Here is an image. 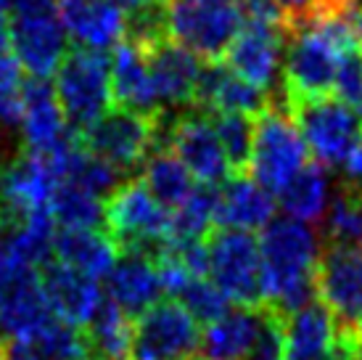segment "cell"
I'll list each match as a JSON object with an SVG mask.
<instances>
[{"instance_id":"obj_1","label":"cell","mask_w":362,"mask_h":360,"mask_svg":"<svg viewBox=\"0 0 362 360\" xmlns=\"http://www.w3.org/2000/svg\"><path fill=\"white\" fill-rule=\"evenodd\" d=\"M360 43L362 35L344 6H322L293 27L283 59L286 101L325 99L333 90L341 56Z\"/></svg>"},{"instance_id":"obj_2","label":"cell","mask_w":362,"mask_h":360,"mask_svg":"<svg viewBox=\"0 0 362 360\" xmlns=\"http://www.w3.org/2000/svg\"><path fill=\"white\" fill-rule=\"evenodd\" d=\"M262 286L264 308L288 318L315 302L320 239L310 223L275 218L262 230Z\"/></svg>"},{"instance_id":"obj_3","label":"cell","mask_w":362,"mask_h":360,"mask_svg":"<svg viewBox=\"0 0 362 360\" xmlns=\"http://www.w3.org/2000/svg\"><path fill=\"white\" fill-rule=\"evenodd\" d=\"M11 50L32 80H48L66 59V30L56 0H11Z\"/></svg>"},{"instance_id":"obj_4","label":"cell","mask_w":362,"mask_h":360,"mask_svg":"<svg viewBox=\"0 0 362 360\" xmlns=\"http://www.w3.org/2000/svg\"><path fill=\"white\" fill-rule=\"evenodd\" d=\"M56 99L66 125L74 135H82L90 125L111 109V69L101 50L74 48L66 53L56 72Z\"/></svg>"},{"instance_id":"obj_5","label":"cell","mask_w":362,"mask_h":360,"mask_svg":"<svg viewBox=\"0 0 362 360\" xmlns=\"http://www.w3.org/2000/svg\"><path fill=\"white\" fill-rule=\"evenodd\" d=\"M170 210H164L143 180H130L114 191L106 201V230L119 252L156 257L170 239Z\"/></svg>"},{"instance_id":"obj_6","label":"cell","mask_w":362,"mask_h":360,"mask_svg":"<svg viewBox=\"0 0 362 360\" xmlns=\"http://www.w3.org/2000/svg\"><path fill=\"white\" fill-rule=\"evenodd\" d=\"M170 38L204 61H222L243 27L241 0H167Z\"/></svg>"},{"instance_id":"obj_7","label":"cell","mask_w":362,"mask_h":360,"mask_svg":"<svg viewBox=\"0 0 362 360\" xmlns=\"http://www.w3.org/2000/svg\"><path fill=\"white\" fill-rule=\"evenodd\" d=\"M307 143L288 109L270 106L254 120V149L249 172L262 189L281 193L307 167Z\"/></svg>"},{"instance_id":"obj_8","label":"cell","mask_w":362,"mask_h":360,"mask_svg":"<svg viewBox=\"0 0 362 360\" xmlns=\"http://www.w3.org/2000/svg\"><path fill=\"white\" fill-rule=\"evenodd\" d=\"M288 114L296 128L302 130L315 162L325 170H339L352 151L354 140L360 138L362 120L354 109H349L339 99H307L288 101Z\"/></svg>"},{"instance_id":"obj_9","label":"cell","mask_w":362,"mask_h":360,"mask_svg":"<svg viewBox=\"0 0 362 360\" xmlns=\"http://www.w3.org/2000/svg\"><path fill=\"white\" fill-rule=\"evenodd\" d=\"M209 276L222 294L241 308H262V252L259 241L243 230L217 228L206 236Z\"/></svg>"},{"instance_id":"obj_10","label":"cell","mask_w":362,"mask_h":360,"mask_svg":"<svg viewBox=\"0 0 362 360\" xmlns=\"http://www.w3.org/2000/svg\"><path fill=\"white\" fill-rule=\"evenodd\" d=\"M59 175L48 157L24 151L0 164V230L3 236L35 215L51 212Z\"/></svg>"},{"instance_id":"obj_11","label":"cell","mask_w":362,"mask_h":360,"mask_svg":"<svg viewBox=\"0 0 362 360\" xmlns=\"http://www.w3.org/2000/svg\"><path fill=\"white\" fill-rule=\"evenodd\" d=\"M77 140L119 175L132 172L143 167L156 149V117L130 109H109L95 125L77 135Z\"/></svg>"},{"instance_id":"obj_12","label":"cell","mask_w":362,"mask_h":360,"mask_svg":"<svg viewBox=\"0 0 362 360\" xmlns=\"http://www.w3.org/2000/svg\"><path fill=\"white\" fill-rule=\"evenodd\" d=\"M317 297L344 337L362 344V249L328 244L317 262Z\"/></svg>"},{"instance_id":"obj_13","label":"cell","mask_w":362,"mask_h":360,"mask_svg":"<svg viewBox=\"0 0 362 360\" xmlns=\"http://www.w3.org/2000/svg\"><path fill=\"white\" fill-rule=\"evenodd\" d=\"M199 344V320L177 300L156 302L132 323L130 360H193Z\"/></svg>"},{"instance_id":"obj_14","label":"cell","mask_w":362,"mask_h":360,"mask_svg":"<svg viewBox=\"0 0 362 360\" xmlns=\"http://www.w3.org/2000/svg\"><path fill=\"white\" fill-rule=\"evenodd\" d=\"M159 149H172L175 157L188 167L196 180L204 186H214L220 180L230 178V162L225 157L220 135L211 125L209 114H182L172 117L164 128Z\"/></svg>"},{"instance_id":"obj_15","label":"cell","mask_w":362,"mask_h":360,"mask_svg":"<svg viewBox=\"0 0 362 360\" xmlns=\"http://www.w3.org/2000/svg\"><path fill=\"white\" fill-rule=\"evenodd\" d=\"M53 318L40 273L8 262L6 276L0 279V334L6 342L24 339Z\"/></svg>"},{"instance_id":"obj_16","label":"cell","mask_w":362,"mask_h":360,"mask_svg":"<svg viewBox=\"0 0 362 360\" xmlns=\"http://www.w3.org/2000/svg\"><path fill=\"white\" fill-rule=\"evenodd\" d=\"M288 38L291 35H286L281 30L243 24L241 32L235 35V40L230 43L228 53L222 56V61L241 80L267 90L272 96V103H275V90H272V85H275L278 74H281Z\"/></svg>"},{"instance_id":"obj_17","label":"cell","mask_w":362,"mask_h":360,"mask_svg":"<svg viewBox=\"0 0 362 360\" xmlns=\"http://www.w3.org/2000/svg\"><path fill=\"white\" fill-rule=\"evenodd\" d=\"M146 59H148L153 90H156L161 109L196 103V88H199L204 67L196 53L167 38V40L146 48Z\"/></svg>"},{"instance_id":"obj_18","label":"cell","mask_w":362,"mask_h":360,"mask_svg":"<svg viewBox=\"0 0 362 360\" xmlns=\"http://www.w3.org/2000/svg\"><path fill=\"white\" fill-rule=\"evenodd\" d=\"M64 30L80 48L106 50L119 45L127 16L117 0H56Z\"/></svg>"},{"instance_id":"obj_19","label":"cell","mask_w":362,"mask_h":360,"mask_svg":"<svg viewBox=\"0 0 362 360\" xmlns=\"http://www.w3.org/2000/svg\"><path fill=\"white\" fill-rule=\"evenodd\" d=\"M193 106L202 109L204 114L238 111V114H249V117L257 114L259 117L262 111H267L272 106V96L267 90L241 80L222 61H206L202 67Z\"/></svg>"},{"instance_id":"obj_20","label":"cell","mask_w":362,"mask_h":360,"mask_svg":"<svg viewBox=\"0 0 362 360\" xmlns=\"http://www.w3.org/2000/svg\"><path fill=\"white\" fill-rule=\"evenodd\" d=\"M40 279L53 308V315L77 326V329H85L103 305L98 279H90V276H85V273L59 260L48 262L42 268Z\"/></svg>"},{"instance_id":"obj_21","label":"cell","mask_w":362,"mask_h":360,"mask_svg":"<svg viewBox=\"0 0 362 360\" xmlns=\"http://www.w3.org/2000/svg\"><path fill=\"white\" fill-rule=\"evenodd\" d=\"M275 218V199L267 189H262L259 183L246 175H230L217 191V215H214V228L228 230H254L267 228Z\"/></svg>"},{"instance_id":"obj_22","label":"cell","mask_w":362,"mask_h":360,"mask_svg":"<svg viewBox=\"0 0 362 360\" xmlns=\"http://www.w3.org/2000/svg\"><path fill=\"white\" fill-rule=\"evenodd\" d=\"M111 69V93L119 103V109H130L146 117H156L161 111V103L153 90L148 59L141 45L132 40H122L109 61Z\"/></svg>"},{"instance_id":"obj_23","label":"cell","mask_w":362,"mask_h":360,"mask_svg":"<svg viewBox=\"0 0 362 360\" xmlns=\"http://www.w3.org/2000/svg\"><path fill=\"white\" fill-rule=\"evenodd\" d=\"M66 117L61 109L56 90L48 80H32L24 85V117H21V140L32 154H48L69 138Z\"/></svg>"},{"instance_id":"obj_24","label":"cell","mask_w":362,"mask_h":360,"mask_svg":"<svg viewBox=\"0 0 362 360\" xmlns=\"http://www.w3.org/2000/svg\"><path fill=\"white\" fill-rule=\"evenodd\" d=\"M106 291H109V300L119 305L127 315L146 313L164 294L159 273H156V262L146 254H135V252H124L119 260L114 262L111 273L106 276Z\"/></svg>"},{"instance_id":"obj_25","label":"cell","mask_w":362,"mask_h":360,"mask_svg":"<svg viewBox=\"0 0 362 360\" xmlns=\"http://www.w3.org/2000/svg\"><path fill=\"white\" fill-rule=\"evenodd\" d=\"M53 254L59 262L90 279H106L114 262L119 260V247L109 230H56Z\"/></svg>"},{"instance_id":"obj_26","label":"cell","mask_w":362,"mask_h":360,"mask_svg":"<svg viewBox=\"0 0 362 360\" xmlns=\"http://www.w3.org/2000/svg\"><path fill=\"white\" fill-rule=\"evenodd\" d=\"M3 360H90V350L77 326L53 318L30 337L8 342Z\"/></svg>"},{"instance_id":"obj_27","label":"cell","mask_w":362,"mask_h":360,"mask_svg":"<svg viewBox=\"0 0 362 360\" xmlns=\"http://www.w3.org/2000/svg\"><path fill=\"white\" fill-rule=\"evenodd\" d=\"M259 329V308L228 310L202 331V360H246Z\"/></svg>"},{"instance_id":"obj_28","label":"cell","mask_w":362,"mask_h":360,"mask_svg":"<svg viewBox=\"0 0 362 360\" xmlns=\"http://www.w3.org/2000/svg\"><path fill=\"white\" fill-rule=\"evenodd\" d=\"M85 339H88L90 360H130V315L106 297L93 320L85 326Z\"/></svg>"},{"instance_id":"obj_29","label":"cell","mask_w":362,"mask_h":360,"mask_svg":"<svg viewBox=\"0 0 362 360\" xmlns=\"http://www.w3.org/2000/svg\"><path fill=\"white\" fill-rule=\"evenodd\" d=\"M143 186L151 191L153 199L159 201L164 210H177L182 201L191 196L193 175L182 164L172 149H153V154L143 164Z\"/></svg>"},{"instance_id":"obj_30","label":"cell","mask_w":362,"mask_h":360,"mask_svg":"<svg viewBox=\"0 0 362 360\" xmlns=\"http://www.w3.org/2000/svg\"><path fill=\"white\" fill-rule=\"evenodd\" d=\"M278 201L288 218L302 223H317L331 204V183L325 167L317 162L307 164L296 178L278 193Z\"/></svg>"},{"instance_id":"obj_31","label":"cell","mask_w":362,"mask_h":360,"mask_svg":"<svg viewBox=\"0 0 362 360\" xmlns=\"http://www.w3.org/2000/svg\"><path fill=\"white\" fill-rule=\"evenodd\" d=\"M51 212L61 230H93L106 223V199L64 180L56 186Z\"/></svg>"},{"instance_id":"obj_32","label":"cell","mask_w":362,"mask_h":360,"mask_svg":"<svg viewBox=\"0 0 362 360\" xmlns=\"http://www.w3.org/2000/svg\"><path fill=\"white\" fill-rule=\"evenodd\" d=\"M214 215H217V191L211 186L196 189L172 212L167 241H204L214 225Z\"/></svg>"},{"instance_id":"obj_33","label":"cell","mask_w":362,"mask_h":360,"mask_svg":"<svg viewBox=\"0 0 362 360\" xmlns=\"http://www.w3.org/2000/svg\"><path fill=\"white\" fill-rule=\"evenodd\" d=\"M209 117L217 135H220L225 157L230 162L233 175L249 172L254 149V117L238 114V111H217V114H209Z\"/></svg>"},{"instance_id":"obj_34","label":"cell","mask_w":362,"mask_h":360,"mask_svg":"<svg viewBox=\"0 0 362 360\" xmlns=\"http://www.w3.org/2000/svg\"><path fill=\"white\" fill-rule=\"evenodd\" d=\"M325 236L328 244L360 247L362 244V189L349 186L328 204L325 218Z\"/></svg>"},{"instance_id":"obj_35","label":"cell","mask_w":362,"mask_h":360,"mask_svg":"<svg viewBox=\"0 0 362 360\" xmlns=\"http://www.w3.org/2000/svg\"><path fill=\"white\" fill-rule=\"evenodd\" d=\"M175 300L180 302L193 318L202 320V323H211V320L222 318V315L228 313V302H230L222 294L220 286H217L214 281L206 279V276L188 281L185 289H182Z\"/></svg>"},{"instance_id":"obj_36","label":"cell","mask_w":362,"mask_h":360,"mask_svg":"<svg viewBox=\"0 0 362 360\" xmlns=\"http://www.w3.org/2000/svg\"><path fill=\"white\" fill-rule=\"evenodd\" d=\"M246 360H286V318L270 308H259V329Z\"/></svg>"},{"instance_id":"obj_37","label":"cell","mask_w":362,"mask_h":360,"mask_svg":"<svg viewBox=\"0 0 362 360\" xmlns=\"http://www.w3.org/2000/svg\"><path fill=\"white\" fill-rule=\"evenodd\" d=\"M333 93H336V99L344 101L349 109H354L362 117V43L341 56Z\"/></svg>"},{"instance_id":"obj_38","label":"cell","mask_w":362,"mask_h":360,"mask_svg":"<svg viewBox=\"0 0 362 360\" xmlns=\"http://www.w3.org/2000/svg\"><path fill=\"white\" fill-rule=\"evenodd\" d=\"M21 74H24V69H21L19 59L13 56V50L0 53V96H8V93H19V90H24V85H21Z\"/></svg>"},{"instance_id":"obj_39","label":"cell","mask_w":362,"mask_h":360,"mask_svg":"<svg viewBox=\"0 0 362 360\" xmlns=\"http://www.w3.org/2000/svg\"><path fill=\"white\" fill-rule=\"evenodd\" d=\"M344 170H346V178L352 180L357 189H362V133L360 138L354 140L352 151H349V157L344 162Z\"/></svg>"},{"instance_id":"obj_40","label":"cell","mask_w":362,"mask_h":360,"mask_svg":"<svg viewBox=\"0 0 362 360\" xmlns=\"http://www.w3.org/2000/svg\"><path fill=\"white\" fill-rule=\"evenodd\" d=\"M11 50V35H8V16H0V53Z\"/></svg>"},{"instance_id":"obj_41","label":"cell","mask_w":362,"mask_h":360,"mask_svg":"<svg viewBox=\"0 0 362 360\" xmlns=\"http://www.w3.org/2000/svg\"><path fill=\"white\" fill-rule=\"evenodd\" d=\"M117 3H119V9L124 11V16H127V13L143 9V6H148V3H153V0H117Z\"/></svg>"},{"instance_id":"obj_42","label":"cell","mask_w":362,"mask_h":360,"mask_svg":"<svg viewBox=\"0 0 362 360\" xmlns=\"http://www.w3.org/2000/svg\"><path fill=\"white\" fill-rule=\"evenodd\" d=\"M6 270H8V260H6V252H3V244H0V279L6 276Z\"/></svg>"},{"instance_id":"obj_43","label":"cell","mask_w":362,"mask_h":360,"mask_svg":"<svg viewBox=\"0 0 362 360\" xmlns=\"http://www.w3.org/2000/svg\"><path fill=\"white\" fill-rule=\"evenodd\" d=\"M11 9V0H0V16H8Z\"/></svg>"},{"instance_id":"obj_44","label":"cell","mask_w":362,"mask_h":360,"mask_svg":"<svg viewBox=\"0 0 362 360\" xmlns=\"http://www.w3.org/2000/svg\"><path fill=\"white\" fill-rule=\"evenodd\" d=\"M6 347H8V342H6V337L0 334V360H3V355H6Z\"/></svg>"},{"instance_id":"obj_45","label":"cell","mask_w":362,"mask_h":360,"mask_svg":"<svg viewBox=\"0 0 362 360\" xmlns=\"http://www.w3.org/2000/svg\"><path fill=\"white\" fill-rule=\"evenodd\" d=\"M346 0H325V6H344Z\"/></svg>"}]
</instances>
